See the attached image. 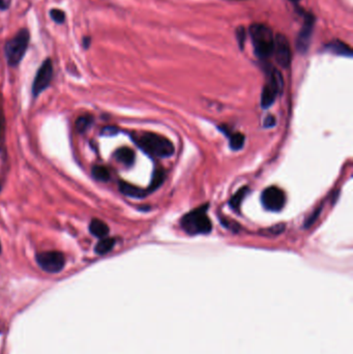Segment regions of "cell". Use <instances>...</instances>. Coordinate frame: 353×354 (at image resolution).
<instances>
[{
  "label": "cell",
  "mask_w": 353,
  "mask_h": 354,
  "mask_svg": "<svg viewBox=\"0 0 353 354\" xmlns=\"http://www.w3.org/2000/svg\"><path fill=\"white\" fill-rule=\"evenodd\" d=\"M93 175L99 181H108L110 179V172L108 169L104 166L97 165L93 168Z\"/></svg>",
  "instance_id": "obj_20"
},
{
  "label": "cell",
  "mask_w": 353,
  "mask_h": 354,
  "mask_svg": "<svg viewBox=\"0 0 353 354\" xmlns=\"http://www.w3.org/2000/svg\"><path fill=\"white\" fill-rule=\"evenodd\" d=\"M53 77V64L50 58H47L38 69L32 84V95L37 97L49 87Z\"/></svg>",
  "instance_id": "obj_7"
},
{
  "label": "cell",
  "mask_w": 353,
  "mask_h": 354,
  "mask_svg": "<svg viewBox=\"0 0 353 354\" xmlns=\"http://www.w3.org/2000/svg\"><path fill=\"white\" fill-rule=\"evenodd\" d=\"M137 145L147 154L166 159L172 156L175 148L173 143L168 138L154 134V133H143L135 139Z\"/></svg>",
  "instance_id": "obj_1"
},
{
  "label": "cell",
  "mask_w": 353,
  "mask_h": 354,
  "mask_svg": "<svg viewBox=\"0 0 353 354\" xmlns=\"http://www.w3.org/2000/svg\"><path fill=\"white\" fill-rule=\"evenodd\" d=\"M50 17L57 24H62L65 21V14L61 9H57V8L52 9L50 11Z\"/></svg>",
  "instance_id": "obj_21"
},
{
  "label": "cell",
  "mask_w": 353,
  "mask_h": 354,
  "mask_svg": "<svg viewBox=\"0 0 353 354\" xmlns=\"http://www.w3.org/2000/svg\"><path fill=\"white\" fill-rule=\"evenodd\" d=\"M261 201L265 209L270 212H280L286 202L284 192L277 187H269L265 189L261 196Z\"/></svg>",
  "instance_id": "obj_8"
},
{
  "label": "cell",
  "mask_w": 353,
  "mask_h": 354,
  "mask_svg": "<svg viewBox=\"0 0 353 354\" xmlns=\"http://www.w3.org/2000/svg\"><path fill=\"white\" fill-rule=\"evenodd\" d=\"M228 137L230 139V147L232 150H239L243 147L245 138L241 133L228 134Z\"/></svg>",
  "instance_id": "obj_18"
},
{
  "label": "cell",
  "mask_w": 353,
  "mask_h": 354,
  "mask_svg": "<svg viewBox=\"0 0 353 354\" xmlns=\"http://www.w3.org/2000/svg\"><path fill=\"white\" fill-rule=\"evenodd\" d=\"M165 176H166V175H165L164 170H161V169L155 170V171L153 172L152 179H151V182H150V186H149L148 191H149V192H152V191H155L156 189H158V188L162 185V183L164 182Z\"/></svg>",
  "instance_id": "obj_19"
},
{
  "label": "cell",
  "mask_w": 353,
  "mask_h": 354,
  "mask_svg": "<svg viewBox=\"0 0 353 354\" xmlns=\"http://www.w3.org/2000/svg\"><path fill=\"white\" fill-rule=\"evenodd\" d=\"M117 133V128L114 126H107L103 130L104 135H114Z\"/></svg>",
  "instance_id": "obj_25"
},
{
  "label": "cell",
  "mask_w": 353,
  "mask_h": 354,
  "mask_svg": "<svg viewBox=\"0 0 353 354\" xmlns=\"http://www.w3.org/2000/svg\"><path fill=\"white\" fill-rule=\"evenodd\" d=\"M119 190L123 195L130 197V198H136V199L144 198V197H146V195L148 193L145 190L129 185V183L124 182V181L119 182Z\"/></svg>",
  "instance_id": "obj_12"
},
{
  "label": "cell",
  "mask_w": 353,
  "mask_h": 354,
  "mask_svg": "<svg viewBox=\"0 0 353 354\" xmlns=\"http://www.w3.org/2000/svg\"><path fill=\"white\" fill-rule=\"evenodd\" d=\"M284 86V80L281 73L277 69H271L267 74V81L261 95V106L264 109L272 106L278 95L281 94Z\"/></svg>",
  "instance_id": "obj_5"
},
{
  "label": "cell",
  "mask_w": 353,
  "mask_h": 354,
  "mask_svg": "<svg viewBox=\"0 0 353 354\" xmlns=\"http://www.w3.org/2000/svg\"><path fill=\"white\" fill-rule=\"evenodd\" d=\"M35 259L38 266L43 270L50 273H56L61 271L65 265L64 255L56 251L38 253Z\"/></svg>",
  "instance_id": "obj_6"
},
{
  "label": "cell",
  "mask_w": 353,
  "mask_h": 354,
  "mask_svg": "<svg viewBox=\"0 0 353 354\" xmlns=\"http://www.w3.org/2000/svg\"><path fill=\"white\" fill-rule=\"evenodd\" d=\"M236 38H237V43H238L240 49H242L243 43L245 41V30L242 26H240V27H238L236 29Z\"/></svg>",
  "instance_id": "obj_22"
},
{
  "label": "cell",
  "mask_w": 353,
  "mask_h": 354,
  "mask_svg": "<svg viewBox=\"0 0 353 354\" xmlns=\"http://www.w3.org/2000/svg\"><path fill=\"white\" fill-rule=\"evenodd\" d=\"M115 245V239L110 237L102 238L96 245L95 251L99 255H105L109 253Z\"/></svg>",
  "instance_id": "obj_15"
},
{
  "label": "cell",
  "mask_w": 353,
  "mask_h": 354,
  "mask_svg": "<svg viewBox=\"0 0 353 354\" xmlns=\"http://www.w3.org/2000/svg\"><path fill=\"white\" fill-rule=\"evenodd\" d=\"M273 125H276V118H274L272 115H268L264 120V126L268 128V127H272Z\"/></svg>",
  "instance_id": "obj_24"
},
{
  "label": "cell",
  "mask_w": 353,
  "mask_h": 354,
  "mask_svg": "<svg viewBox=\"0 0 353 354\" xmlns=\"http://www.w3.org/2000/svg\"><path fill=\"white\" fill-rule=\"evenodd\" d=\"M30 41V34L27 29H21L19 32L6 42L4 46V53L7 63L10 67H16L23 59Z\"/></svg>",
  "instance_id": "obj_4"
},
{
  "label": "cell",
  "mask_w": 353,
  "mask_h": 354,
  "mask_svg": "<svg viewBox=\"0 0 353 354\" xmlns=\"http://www.w3.org/2000/svg\"><path fill=\"white\" fill-rule=\"evenodd\" d=\"M207 207L208 205H204L187 214L181 219V228L190 235L211 233L213 225L206 214Z\"/></svg>",
  "instance_id": "obj_3"
},
{
  "label": "cell",
  "mask_w": 353,
  "mask_h": 354,
  "mask_svg": "<svg viewBox=\"0 0 353 354\" xmlns=\"http://www.w3.org/2000/svg\"><path fill=\"white\" fill-rule=\"evenodd\" d=\"M0 252H1V244H0Z\"/></svg>",
  "instance_id": "obj_29"
},
{
  "label": "cell",
  "mask_w": 353,
  "mask_h": 354,
  "mask_svg": "<svg viewBox=\"0 0 353 354\" xmlns=\"http://www.w3.org/2000/svg\"><path fill=\"white\" fill-rule=\"evenodd\" d=\"M320 214H321V208L316 209V212H314V214H313L312 216H310V217L308 218V220L306 221V223H305V227H306V228L311 227V226L314 224V223L316 222V220L318 219V217H319V215H320Z\"/></svg>",
  "instance_id": "obj_23"
},
{
  "label": "cell",
  "mask_w": 353,
  "mask_h": 354,
  "mask_svg": "<svg viewBox=\"0 0 353 354\" xmlns=\"http://www.w3.org/2000/svg\"><path fill=\"white\" fill-rule=\"evenodd\" d=\"M0 190H1V187H0Z\"/></svg>",
  "instance_id": "obj_30"
},
{
  "label": "cell",
  "mask_w": 353,
  "mask_h": 354,
  "mask_svg": "<svg viewBox=\"0 0 353 354\" xmlns=\"http://www.w3.org/2000/svg\"><path fill=\"white\" fill-rule=\"evenodd\" d=\"M94 121V117L91 115H82L76 121V129L79 133H84Z\"/></svg>",
  "instance_id": "obj_17"
},
{
  "label": "cell",
  "mask_w": 353,
  "mask_h": 354,
  "mask_svg": "<svg viewBox=\"0 0 353 354\" xmlns=\"http://www.w3.org/2000/svg\"><path fill=\"white\" fill-rule=\"evenodd\" d=\"M325 50L331 52V53L335 55H340V56L352 57L353 55L351 48L347 44L340 41V39H334L333 42L329 43L325 46Z\"/></svg>",
  "instance_id": "obj_11"
},
{
  "label": "cell",
  "mask_w": 353,
  "mask_h": 354,
  "mask_svg": "<svg viewBox=\"0 0 353 354\" xmlns=\"http://www.w3.org/2000/svg\"><path fill=\"white\" fill-rule=\"evenodd\" d=\"M280 67L286 69L291 61V50L288 39L284 34H278L274 37L273 53Z\"/></svg>",
  "instance_id": "obj_9"
},
{
  "label": "cell",
  "mask_w": 353,
  "mask_h": 354,
  "mask_svg": "<svg viewBox=\"0 0 353 354\" xmlns=\"http://www.w3.org/2000/svg\"><path fill=\"white\" fill-rule=\"evenodd\" d=\"M247 191H249V189H247L246 187H243V188H241L240 190H238L236 193H235V195L230 199L229 205H230V207L233 209V211H235V212H238V211H239L240 205H241V203H242V200H243V198L245 197Z\"/></svg>",
  "instance_id": "obj_16"
},
{
  "label": "cell",
  "mask_w": 353,
  "mask_h": 354,
  "mask_svg": "<svg viewBox=\"0 0 353 354\" xmlns=\"http://www.w3.org/2000/svg\"><path fill=\"white\" fill-rule=\"evenodd\" d=\"M255 54L260 59H266L273 53L274 37L271 29L265 24L255 23L249 29Z\"/></svg>",
  "instance_id": "obj_2"
},
{
  "label": "cell",
  "mask_w": 353,
  "mask_h": 354,
  "mask_svg": "<svg viewBox=\"0 0 353 354\" xmlns=\"http://www.w3.org/2000/svg\"><path fill=\"white\" fill-rule=\"evenodd\" d=\"M314 23H315V18H314V16L311 14H307L305 16L304 25L298 33L296 41V47L300 53H306L310 47Z\"/></svg>",
  "instance_id": "obj_10"
},
{
  "label": "cell",
  "mask_w": 353,
  "mask_h": 354,
  "mask_svg": "<svg viewBox=\"0 0 353 354\" xmlns=\"http://www.w3.org/2000/svg\"><path fill=\"white\" fill-rule=\"evenodd\" d=\"M89 231L91 234L95 235L96 237L104 238V237H106L109 233V227L105 222H103L99 219H95L90 222Z\"/></svg>",
  "instance_id": "obj_13"
},
{
  "label": "cell",
  "mask_w": 353,
  "mask_h": 354,
  "mask_svg": "<svg viewBox=\"0 0 353 354\" xmlns=\"http://www.w3.org/2000/svg\"><path fill=\"white\" fill-rule=\"evenodd\" d=\"M116 160L126 167H130L135 162V152L128 147H121L115 151Z\"/></svg>",
  "instance_id": "obj_14"
},
{
  "label": "cell",
  "mask_w": 353,
  "mask_h": 354,
  "mask_svg": "<svg viewBox=\"0 0 353 354\" xmlns=\"http://www.w3.org/2000/svg\"><path fill=\"white\" fill-rule=\"evenodd\" d=\"M10 5V0H0V9L5 10Z\"/></svg>",
  "instance_id": "obj_26"
},
{
  "label": "cell",
  "mask_w": 353,
  "mask_h": 354,
  "mask_svg": "<svg viewBox=\"0 0 353 354\" xmlns=\"http://www.w3.org/2000/svg\"><path fill=\"white\" fill-rule=\"evenodd\" d=\"M290 1H292V2H297V1H299V0H290Z\"/></svg>",
  "instance_id": "obj_28"
},
{
  "label": "cell",
  "mask_w": 353,
  "mask_h": 354,
  "mask_svg": "<svg viewBox=\"0 0 353 354\" xmlns=\"http://www.w3.org/2000/svg\"><path fill=\"white\" fill-rule=\"evenodd\" d=\"M91 44V37L90 36H85L83 38V46L85 49H87Z\"/></svg>",
  "instance_id": "obj_27"
}]
</instances>
